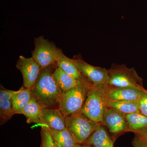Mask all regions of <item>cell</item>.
Wrapping results in <instances>:
<instances>
[{
  "label": "cell",
  "instance_id": "20",
  "mask_svg": "<svg viewBox=\"0 0 147 147\" xmlns=\"http://www.w3.org/2000/svg\"><path fill=\"white\" fill-rule=\"evenodd\" d=\"M129 131L135 134L141 133L147 129V117L141 113L126 114Z\"/></svg>",
  "mask_w": 147,
  "mask_h": 147
},
{
  "label": "cell",
  "instance_id": "11",
  "mask_svg": "<svg viewBox=\"0 0 147 147\" xmlns=\"http://www.w3.org/2000/svg\"><path fill=\"white\" fill-rule=\"evenodd\" d=\"M41 125L54 130H63L66 128L65 116L59 108H43Z\"/></svg>",
  "mask_w": 147,
  "mask_h": 147
},
{
  "label": "cell",
  "instance_id": "3",
  "mask_svg": "<svg viewBox=\"0 0 147 147\" xmlns=\"http://www.w3.org/2000/svg\"><path fill=\"white\" fill-rule=\"evenodd\" d=\"M66 128L79 144H84L98 127L102 125L90 119L82 112L65 117Z\"/></svg>",
  "mask_w": 147,
  "mask_h": 147
},
{
  "label": "cell",
  "instance_id": "17",
  "mask_svg": "<svg viewBox=\"0 0 147 147\" xmlns=\"http://www.w3.org/2000/svg\"><path fill=\"white\" fill-rule=\"evenodd\" d=\"M53 76L63 92L67 91L82 84L57 66L53 72Z\"/></svg>",
  "mask_w": 147,
  "mask_h": 147
},
{
  "label": "cell",
  "instance_id": "12",
  "mask_svg": "<svg viewBox=\"0 0 147 147\" xmlns=\"http://www.w3.org/2000/svg\"><path fill=\"white\" fill-rule=\"evenodd\" d=\"M56 63L58 67L76 79L80 83L88 87L92 86L82 76L74 59L66 57L63 53L61 50L60 51Z\"/></svg>",
  "mask_w": 147,
  "mask_h": 147
},
{
  "label": "cell",
  "instance_id": "2",
  "mask_svg": "<svg viewBox=\"0 0 147 147\" xmlns=\"http://www.w3.org/2000/svg\"><path fill=\"white\" fill-rule=\"evenodd\" d=\"M108 87L111 88L131 87L144 88L143 79L134 67L129 68L125 64H113L108 69Z\"/></svg>",
  "mask_w": 147,
  "mask_h": 147
},
{
  "label": "cell",
  "instance_id": "10",
  "mask_svg": "<svg viewBox=\"0 0 147 147\" xmlns=\"http://www.w3.org/2000/svg\"><path fill=\"white\" fill-rule=\"evenodd\" d=\"M144 89L131 87L111 88L107 86L105 89V96L111 100L138 101Z\"/></svg>",
  "mask_w": 147,
  "mask_h": 147
},
{
  "label": "cell",
  "instance_id": "24",
  "mask_svg": "<svg viewBox=\"0 0 147 147\" xmlns=\"http://www.w3.org/2000/svg\"><path fill=\"white\" fill-rule=\"evenodd\" d=\"M75 147H92L90 145L87 144H77Z\"/></svg>",
  "mask_w": 147,
  "mask_h": 147
},
{
  "label": "cell",
  "instance_id": "16",
  "mask_svg": "<svg viewBox=\"0 0 147 147\" xmlns=\"http://www.w3.org/2000/svg\"><path fill=\"white\" fill-rule=\"evenodd\" d=\"M47 129L54 142L59 147H75L78 144L67 128L62 130Z\"/></svg>",
  "mask_w": 147,
  "mask_h": 147
},
{
  "label": "cell",
  "instance_id": "22",
  "mask_svg": "<svg viewBox=\"0 0 147 147\" xmlns=\"http://www.w3.org/2000/svg\"><path fill=\"white\" fill-rule=\"evenodd\" d=\"M132 145L133 147H147V129L141 133L135 134Z\"/></svg>",
  "mask_w": 147,
  "mask_h": 147
},
{
  "label": "cell",
  "instance_id": "21",
  "mask_svg": "<svg viewBox=\"0 0 147 147\" xmlns=\"http://www.w3.org/2000/svg\"><path fill=\"white\" fill-rule=\"evenodd\" d=\"M40 147H59L55 143L47 127L42 126Z\"/></svg>",
  "mask_w": 147,
  "mask_h": 147
},
{
  "label": "cell",
  "instance_id": "14",
  "mask_svg": "<svg viewBox=\"0 0 147 147\" xmlns=\"http://www.w3.org/2000/svg\"><path fill=\"white\" fill-rule=\"evenodd\" d=\"M11 96L13 115H23L24 108L32 98L30 89L23 86L18 90H12Z\"/></svg>",
  "mask_w": 147,
  "mask_h": 147
},
{
  "label": "cell",
  "instance_id": "9",
  "mask_svg": "<svg viewBox=\"0 0 147 147\" xmlns=\"http://www.w3.org/2000/svg\"><path fill=\"white\" fill-rule=\"evenodd\" d=\"M16 67L22 74L24 86L30 89L39 76L41 70L40 66L32 57L26 58L20 56Z\"/></svg>",
  "mask_w": 147,
  "mask_h": 147
},
{
  "label": "cell",
  "instance_id": "15",
  "mask_svg": "<svg viewBox=\"0 0 147 147\" xmlns=\"http://www.w3.org/2000/svg\"><path fill=\"white\" fill-rule=\"evenodd\" d=\"M84 144L92 147H114V142L103 125H100Z\"/></svg>",
  "mask_w": 147,
  "mask_h": 147
},
{
  "label": "cell",
  "instance_id": "13",
  "mask_svg": "<svg viewBox=\"0 0 147 147\" xmlns=\"http://www.w3.org/2000/svg\"><path fill=\"white\" fill-rule=\"evenodd\" d=\"M12 90L7 89L1 85L0 89V125H2L12 117L13 115Z\"/></svg>",
  "mask_w": 147,
  "mask_h": 147
},
{
  "label": "cell",
  "instance_id": "5",
  "mask_svg": "<svg viewBox=\"0 0 147 147\" xmlns=\"http://www.w3.org/2000/svg\"><path fill=\"white\" fill-rule=\"evenodd\" d=\"M91 87L80 84L67 91L63 92L59 109L65 117L82 111L88 91Z\"/></svg>",
  "mask_w": 147,
  "mask_h": 147
},
{
  "label": "cell",
  "instance_id": "7",
  "mask_svg": "<svg viewBox=\"0 0 147 147\" xmlns=\"http://www.w3.org/2000/svg\"><path fill=\"white\" fill-rule=\"evenodd\" d=\"M82 76L92 86L105 87L108 81V69L87 63L80 55L73 58Z\"/></svg>",
  "mask_w": 147,
  "mask_h": 147
},
{
  "label": "cell",
  "instance_id": "19",
  "mask_svg": "<svg viewBox=\"0 0 147 147\" xmlns=\"http://www.w3.org/2000/svg\"><path fill=\"white\" fill-rule=\"evenodd\" d=\"M43 108L33 98L29 101L24 108L23 115L26 118L28 123L41 124V115Z\"/></svg>",
  "mask_w": 147,
  "mask_h": 147
},
{
  "label": "cell",
  "instance_id": "4",
  "mask_svg": "<svg viewBox=\"0 0 147 147\" xmlns=\"http://www.w3.org/2000/svg\"><path fill=\"white\" fill-rule=\"evenodd\" d=\"M105 87L92 86L87 93L86 98L81 111L90 119L102 125L105 108Z\"/></svg>",
  "mask_w": 147,
  "mask_h": 147
},
{
  "label": "cell",
  "instance_id": "8",
  "mask_svg": "<svg viewBox=\"0 0 147 147\" xmlns=\"http://www.w3.org/2000/svg\"><path fill=\"white\" fill-rule=\"evenodd\" d=\"M124 114L106 106L102 120V125L108 127L110 133L119 135L129 131V127Z\"/></svg>",
  "mask_w": 147,
  "mask_h": 147
},
{
  "label": "cell",
  "instance_id": "23",
  "mask_svg": "<svg viewBox=\"0 0 147 147\" xmlns=\"http://www.w3.org/2000/svg\"><path fill=\"white\" fill-rule=\"evenodd\" d=\"M140 113L147 117V90L145 89L142 92L141 96L138 100Z\"/></svg>",
  "mask_w": 147,
  "mask_h": 147
},
{
  "label": "cell",
  "instance_id": "6",
  "mask_svg": "<svg viewBox=\"0 0 147 147\" xmlns=\"http://www.w3.org/2000/svg\"><path fill=\"white\" fill-rule=\"evenodd\" d=\"M34 44L32 57L41 69L56 63L61 49L57 48L54 42L41 36L34 38Z\"/></svg>",
  "mask_w": 147,
  "mask_h": 147
},
{
  "label": "cell",
  "instance_id": "18",
  "mask_svg": "<svg viewBox=\"0 0 147 147\" xmlns=\"http://www.w3.org/2000/svg\"><path fill=\"white\" fill-rule=\"evenodd\" d=\"M105 103L108 107L125 114L140 113L138 101L134 100H114L105 98Z\"/></svg>",
  "mask_w": 147,
  "mask_h": 147
},
{
  "label": "cell",
  "instance_id": "1",
  "mask_svg": "<svg viewBox=\"0 0 147 147\" xmlns=\"http://www.w3.org/2000/svg\"><path fill=\"white\" fill-rule=\"evenodd\" d=\"M49 66L41 69L33 86L30 89L32 96L43 108H59L63 92L53 76L55 68Z\"/></svg>",
  "mask_w": 147,
  "mask_h": 147
}]
</instances>
